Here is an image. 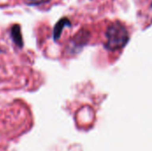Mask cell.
<instances>
[{"instance_id": "cell-1", "label": "cell", "mask_w": 152, "mask_h": 151, "mask_svg": "<svg viewBox=\"0 0 152 151\" xmlns=\"http://www.w3.org/2000/svg\"><path fill=\"white\" fill-rule=\"evenodd\" d=\"M107 47L114 50L123 47L128 41V32L125 26L120 22H115L111 24L107 31Z\"/></svg>"}, {"instance_id": "cell-2", "label": "cell", "mask_w": 152, "mask_h": 151, "mask_svg": "<svg viewBox=\"0 0 152 151\" xmlns=\"http://www.w3.org/2000/svg\"><path fill=\"white\" fill-rule=\"evenodd\" d=\"M70 26H71V23H70V21H69V20L68 18H62V19H61L55 24V26H54V28H53V39L55 41H57L61 37L62 29L65 27H70Z\"/></svg>"}, {"instance_id": "cell-3", "label": "cell", "mask_w": 152, "mask_h": 151, "mask_svg": "<svg viewBox=\"0 0 152 151\" xmlns=\"http://www.w3.org/2000/svg\"><path fill=\"white\" fill-rule=\"evenodd\" d=\"M11 37L14 44L21 48L23 46V38L21 35V30H20V26L19 24H15L11 28Z\"/></svg>"}, {"instance_id": "cell-4", "label": "cell", "mask_w": 152, "mask_h": 151, "mask_svg": "<svg viewBox=\"0 0 152 151\" xmlns=\"http://www.w3.org/2000/svg\"><path fill=\"white\" fill-rule=\"evenodd\" d=\"M48 1H50V0H28L27 4L28 5H38V4H41L47 3Z\"/></svg>"}, {"instance_id": "cell-5", "label": "cell", "mask_w": 152, "mask_h": 151, "mask_svg": "<svg viewBox=\"0 0 152 151\" xmlns=\"http://www.w3.org/2000/svg\"><path fill=\"white\" fill-rule=\"evenodd\" d=\"M151 5H152V4H151Z\"/></svg>"}]
</instances>
